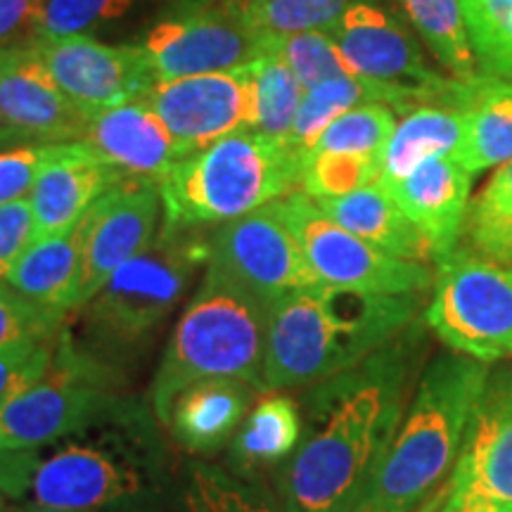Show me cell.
<instances>
[{"label":"cell","instance_id":"35","mask_svg":"<svg viewBox=\"0 0 512 512\" xmlns=\"http://www.w3.org/2000/svg\"><path fill=\"white\" fill-rule=\"evenodd\" d=\"M136 3L138 0H46L38 12L34 41L91 36L105 24L124 19Z\"/></svg>","mask_w":512,"mask_h":512},{"label":"cell","instance_id":"38","mask_svg":"<svg viewBox=\"0 0 512 512\" xmlns=\"http://www.w3.org/2000/svg\"><path fill=\"white\" fill-rule=\"evenodd\" d=\"M64 313L31 302L10 285H0V349L24 339H55L62 328Z\"/></svg>","mask_w":512,"mask_h":512},{"label":"cell","instance_id":"24","mask_svg":"<svg viewBox=\"0 0 512 512\" xmlns=\"http://www.w3.org/2000/svg\"><path fill=\"white\" fill-rule=\"evenodd\" d=\"M254 392L247 382L230 377L200 380L178 394L166 425L188 451L214 453L226 446L245 422Z\"/></svg>","mask_w":512,"mask_h":512},{"label":"cell","instance_id":"29","mask_svg":"<svg viewBox=\"0 0 512 512\" xmlns=\"http://www.w3.org/2000/svg\"><path fill=\"white\" fill-rule=\"evenodd\" d=\"M467 238L477 254L512 264V162L498 166L467 207Z\"/></svg>","mask_w":512,"mask_h":512},{"label":"cell","instance_id":"7","mask_svg":"<svg viewBox=\"0 0 512 512\" xmlns=\"http://www.w3.org/2000/svg\"><path fill=\"white\" fill-rule=\"evenodd\" d=\"M112 366L60 332L48 373L0 408V444L29 451L83 432L112 408Z\"/></svg>","mask_w":512,"mask_h":512},{"label":"cell","instance_id":"27","mask_svg":"<svg viewBox=\"0 0 512 512\" xmlns=\"http://www.w3.org/2000/svg\"><path fill=\"white\" fill-rule=\"evenodd\" d=\"M302 441V408L285 394H271L254 406L235 434L230 460L242 470L283 463Z\"/></svg>","mask_w":512,"mask_h":512},{"label":"cell","instance_id":"30","mask_svg":"<svg viewBox=\"0 0 512 512\" xmlns=\"http://www.w3.org/2000/svg\"><path fill=\"white\" fill-rule=\"evenodd\" d=\"M249 72L254 81V131L273 138H290L306 95L302 81L275 50H264L259 60L249 64Z\"/></svg>","mask_w":512,"mask_h":512},{"label":"cell","instance_id":"49","mask_svg":"<svg viewBox=\"0 0 512 512\" xmlns=\"http://www.w3.org/2000/svg\"><path fill=\"white\" fill-rule=\"evenodd\" d=\"M358 512H380V510H375V508H361Z\"/></svg>","mask_w":512,"mask_h":512},{"label":"cell","instance_id":"16","mask_svg":"<svg viewBox=\"0 0 512 512\" xmlns=\"http://www.w3.org/2000/svg\"><path fill=\"white\" fill-rule=\"evenodd\" d=\"M143 472L107 448L69 444L38 465L31 494L38 505L57 510L100 512L145 501Z\"/></svg>","mask_w":512,"mask_h":512},{"label":"cell","instance_id":"2","mask_svg":"<svg viewBox=\"0 0 512 512\" xmlns=\"http://www.w3.org/2000/svg\"><path fill=\"white\" fill-rule=\"evenodd\" d=\"M415 294L313 285L268 304L264 392L311 387L356 368L413 323Z\"/></svg>","mask_w":512,"mask_h":512},{"label":"cell","instance_id":"31","mask_svg":"<svg viewBox=\"0 0 512 512\" xmlns=\"http://www.w3.org/2000/svg\"><path fill=\"white\" fill-rule=\"evenodd\" d=\"M351 3L356 0H233L264 48L285 36L328 31Z\"/></svg>","mask_w":512,"mask_h":512},{"label":"cell","instance_id":"46","mask_svg":"<svg viewBox=\"0 0 512 512\" xmlns=\"http://www.w3.org/2000/svg\"><path fill=\"white\" fill-rule=\"evenodd\" d=\"M10 512H76V510H57V508H46V505H24V508H17V510H10Z\"/></svg>","mask_w":512,"mask_h":512},{"label":"cell","instance_id":"11","mask_svg":"<svg viewBox=\"0 0 512 512\" xmlns=\"http://www.w3.org/2000/svg\"><path fill=\"white\" fill-rule=\"evenodd\" d=\"M155 81L233 72L264 55V41L249 29L233 0L214 8L164 17L138 43Z\"/></svg>","mask_w":512,"mask_h":512},{"label":"cell","instance_id":"15","mask_svg":"<svg viewBox=\"0 0 512 512\" xmlns=\"http://www.w3.org/2000/svg\"><path fill=\"white\" fill-rule=\"evenodd\" d=\"M91 114L62 93L34 46L0 53V126L12 143L48 145L83 140Z\"/></svg>","mask_w":512,"mask_h":512},{"label":"cell","instance_id":"21","mask_svg":"<svg viewBox=\"0 0 512 512\" xmlns=\"http://www.w3.org/2000/svg\"><path fill=\"white\" fill-rule=\"evenodd\" d=\"M446 105L465 114V143L456 162L472 176L512 162V81L479 74L453 83Z\"/></svg>","mask_w":512,"mask_h":512},{"label":"cell","instance_id":"9","mask_svg":"<svg viewBox=\"0 0 512 512\" xmlns=\"http://www.w3.org/2000/svg\"><path fill=\"white\" fill-rule=\"evenodd\" d=\"M278 209L320 285L373 294H420L434 285L425 264L396 259L356 238L328 219L304 190L278 200Z\"/></svg>","mask_w":512,"mask_h":512},{"label":"cell","instance_id":"41","mask_svg":"<svg viewBox=\"0 0 512 512\" xmlns=\"http://www.w3.org/2000/svg\"><path fill=\"white\" fill-rule=\"evenodd\" d=\"M53 145L55 143L22 145L0 150V204L29 195L31 185H34Z\"/></svg>","mask_w":512,"mask_h":512},{"label":"cell","instance_id":"39","mask_svg":"<svg viewBox=\"0 0 512 512\" xmlns=\"http://www.w3.org/2000/svg\"><path fill=\"white\" fill-rule=\"evenodd\" d=\"M55 347L57 337L24 339L8 349H0V408L48 373Z\"/></svg>","mask_w":512,"mask_h":512},{"label":"cell","instance_id":"10","mask_svg":"<svg viewBox=\"0 0 512 512\" xmlns=\"http://www.w3.org/2000/svg\"><path fill=\"white\" fill-rule=\"evenodd\" d=\"M207 268L254 294L266 306L287 292L320 285L280 214L278 202L221 223L209 235Z\"/></svg>","mask_w":512,"mask_h":512},{"label":"cell","instance_id":"5","mask_svg":"<svg viewBox=\"0 0 512 512\" xmlns=\"http://www.w3.org/2000/svg\"><path fill=\"white\" fill-rule=\"evenodd\" d=\"M304 155L290 138L240 131L185 157L157 183L164 223H228L283 200L302 181Z\"/></svg>","mask_w":512,"mask_h":512},{"label":"cell","instance_id":"22","mask_svg":"<svg viewBox=\"0 0 512 512\" xmlns=\"http://www.w3.org/2000/svg\"><path fill=\"white\" fill-rule=\"evenodd\" d=\"M448 484L512 503V394L491 399L486 389Z\"/></svg>","mask_w":512,"mask_h":512},{"label":"cell","instance_id":"48","mask_svg":"<svg viewBox=\"0 0 512 512\" xmlns=\"http://www.w3.org/2000/svg\"><path fill=\"white\" fill-rule=\"evenodd\" d=\"M5 494H0V512H10L8 510V505H5V498H3Z\"/></svg>","mask_w":512,"mask_h":512},{"label":"cell","instance_id":"18","mask_svg":"<svg viewBox=\"0 0 512 512\" xmlns=\"http://www.w3.org/2000/svg\"><path fill=\"white\" fill-rule=\"evenodd\" d=\"M124 181L128 178L102 162L83 140L55 143L29 192L36 240L72 230L102 195Z\"/></svg>","mask_w":512,"mask_h":512},{"label":"cell","instance_id":"44","mask_svg":"<svg viewBox=\"0 0 512 512\" xmlns=\"http://www.w3.org/2000/svg\"><path fill=\"white\" fill-rule=\"evenodd\" d=\"M448 501L456 512H512V503L496 501L477 491H458L448 484Z\"/></svg>","mask_w":512,"mask_h":512},{"label":"cell","instance_id":"36","mask_svg":"<svg viewBox=\"0 0 512 512\" xmlns=\"http://www.w3.org/2000/svg\"><path fill=\"white\" fill-rule=\"evenodd\" d=\"M380 181V155L320 152L304 159L302 190L313 200L339 197Z\"/></svg>","mask_w":512,"mask_h":512},{"label":"cell","instance_id":"4","mask_svg":"<svg viewBox=\"0 0 512 512\" xmlns=\"http://www.w3.org/2000/svg\"><path fill=\"white\" fill-rule=\"evenodd\" d=\"M266 328L268 306L207 268L152 382V406L159 422H169L178 394L200 380L230 377L264 392Z\"/></svg>","mask_w":512,"mask_h":512},{"label":"cell","instance_id":"1","mask_svg":"<svg viewBox=\"0 0 512 512\" xmlns=\"http://www.w3.org/2000/svg\"><path fill=\"white\" fill-rule=\"evenodd\" d=\"M403 344L311 384L302 401V441L280 475L287 512H358L403 420L408 389Z\"/></svg>","mask_w":512,"mask_h":512},{"label":"cell","instance_id":"17","mask_svg":"<svg viewBox=\"0 0 512 512\" xmlns=\"http://www.w3.org/2000/svg\"><path fill=\"white\" fill-rule=\"evenodd\" d=\"M325 34L363 79L430 88L448 81L432 72L406 24L380 8L375 0L351 3Z\"/></svg>","mask_w":512,"mask_h":512},{"label":"cell","instance_id":"13","mask_svg":"<svg viewBox=\"0 0 512 512\" xmlns=\"http://www.w3.org/2000/svg\"><path fill=\"white\" fill-rule=\"evenodd\" d=\"M31 46L62 93L88 114L140 100L157 83L138 43L112 46L93 36H67Z\"/></svg>","mask_w":512,"mask_h":512},{"label":"cell","instance_id":"40","mask_svg":"<svg viewBox=\"0 0 512 512\" xmlns=\"http://www.w3.org/2000/svg\"><path fill=\"white\" fill-rule=\"evenodd\" d=\"M36 242V221L29 195L0 204V283H5L10 268Z\"/></svg>","mask_w":512,"mask_h":512},{"label":"cell","instance_id":"32","mask_svg":"<svg viewBox=\"0 0 512 512\" xmlns=\"http://www.w3.org/2000/svg\"><path fill=\"white\" fill-rule=\"evenodd\" d=\"M479 72L512 81V0H460Z\"/></svg>","mask_w":512,"mask_h":512},{"label":"cell","instance_id":"14","mask_svg":"<svg viewBox=\"0 0 512 512\" xmlns=\"http://www.w3.org/2000/svg\"><path fill=\"white\" fill-rule=\"evenodd\" d=\"M162 211L157 183L138 178L114 185L86 211L81 306L91 302L117 268L155 240Z\"/></svg>","mask_w":512,"mask_h":512},{"label":"cell","instance_id":"42","mask_svg":"<svg viewBox=\"0 0 512 512\" xmlns=\"http://www.w3.org/2000/svg\"><path fill=\"white\" fill-rule=\"evenodd\" d=\"M46 0H0V53L34 41L38 12Z\"/></svg>","mask_w":512,"mask_h":512},{"label":"cell","instance_id":"37","mask_svg":"<svg viewBox=\"0 0 512 512\" xmlns=\"http://www.w3.org/2000/svg\"><path fill=\"white\" fill-rule=\"evenodd\" d=\"M266 50H275L290 64L306 91L325 81L358 76L325 31H306V34L278 38V41L266 43Z\"/></svg>","mask_w":512,"mask_h":512},{"label":"cell","instance_id":"19","mask_svg":"<svg viewBox=\"0 0 512 512\" xmlns=\"http://www.w3.org/2000/svg\"><path fill=\"white\" fill-rule=\"evenodd\" d=\"M83 143L126 178L150 183L162 181L183 159L169 128L143 98L91 114Z\"/></svg>","mask_w":512,"mask_h":512},{"label":"cell","instance_id":"3","mask_svg":"<svg viewBox=\"0 0 512 512\" xmlns=\"http://www.w3.org/2000/svg\"><path fill=\"white\" fill-rule=\"evenodd\" d=\"M486 366L477 358L444 354L425 368L363 508L411 512L439 489L456 467L470 422L489 389Z\"/></svg>","mask_w":512,"mask_h":512},{"label":"cell","instance_id":"23","mask_svg":"<svg viewBox=\"0 0 512 512\" xmlns=\"http://www.w3.org/2000/svg\"><path fill=\"white\" fill-rule=\"evenodd\" d=\"M316 204L337 226L396 259L425 266L434 261L430 242L380 183L339 197H323V200H316Z\"/></svg>","mask_w":512,"mask_h":512},{"label":"cell","instance_id":"43","mask_svg":"<svg viewBox=\"0 0 512 512\" xmlns=\"http://www.w3.org/2000/svg\"><path fill=\"white\" fill-rule=\"evenodd\" d=\"M38 465H41V460L36 456V448L19 451V448L0 444V494L15 498L27 494Z\"/></svg>","mask_w":512,"mask_h":512},{"label":"cell","instance_id":"28","mask_svg":"<svg viewBox=\"0 0 512 512\" xmlns=\"http://www.w3.org/2000/svg\"><path fill=\"white\" fill-rule=\"evenodd\" d=\"M403 10L437 62L458 81L479 76L460 0H401Z\"/></svg>","mask_w":512,"mask_h":512},{"label":"cell","instance_id":"25","mask_svg":"<svg viewBox=\"0 0 512 512\" xmlns=\"http://www.w3.org/2000/svg\"><path fill=\"white\" fill-rule=\"evenodd\" d=\"M83 235L86 216L67 233L36 240L10 268L5 283L22 297L57 313L81 306Z\"/></svg>","mask_w":512,"mask_h":512},{"label":"cell","instance_id":"33","mask_svg":"<svg viewBox=\"0 0 512 512\" xmlns=\"http://www.w3.org/2000/svg\"><path fill=\"white\" fill-rule=\"evenodd\" d=\"M183 498L188 512H287L285 503L280 505L259 486L211 465L192 467Z\"/></svg>","mask_w":512,"mask_h":512},{"label":"cell","instance_id":"8","mask_svg":"<svg viewBox=\"0 0 512 512\" xmlns=\"http://www.w3.org/2000/svg\"><path fill=\"white\" fill-rule=\"evenodd\" d=\"M437 266L425 318L441 342L482 363L512 356V268L467 249Z\"/></svg>","mask_w":512,"mask_h":512},{"label":"cell","instance_id":"12","mask_svg":"<svg viewBox=\"0 0 512 512\" xmlns=\"http://www.w3.org/2000/svg\"><path fill=\"white\" fill-rule=\"evenodd\" d=\"M143 100L169 128L183 159L256 124L249 67L157 81Z\"/></svg>","mask_w":512,"mask_h":512},{"label":"cell","instance_id":"47","mask_svg":"<svg viewBox=\"0 0 512 512\" xmlns=\"http://www.w3.org/2000/svg\"><path fill=\"white\" fill-rule=\"evenodd\" d=\"M3 145H15V143H12L10 133H8V131H5V128H3V126H0V147H3Z\"/></svg>","mask_w":512,"mask_h":512},{"label":"cell","instance_id":"45","mask_svg":"<svg viewBox=\"0 0 512 512\" xmlns=\"http://www.w3.org/2000/svg\"><path fill=\"white\" fill-rule=\"evenodd\" d=\"M418 512H456L451 501H448V482L444 486H439V489L427 498L425 505H422Z\"/></svg>","mask_w":512,"mask_h":512},{"label":"cell","instance_id":"34","mask_svg":"<svg viewBox=\"0 0 512 512\" xmlns=\"http://www.w3.org/2000/svg\"><path fill=\"white\" fill-rule=\"evenodd\" d=\"M396 110L384 102H366L344 112L320 133L309 155L344 152V155H382L384 145L396 128ZM304 157V159H306Z\"/></svg>","mask_w":512,"mask_h":512},{"label":"cell","instance_id":"26","mask_svg":"<svg viewBox=\"0 0 512 512\" xmlns=\"http://www.w3.org/2000/svg\"><path fill=\"white\" fill-rule=\"evenodd\" d=\"M380 155L382 188L392 185L430 159H456L465 143V114L446 102H422L401 112Z\"/></svg>","mask_w":512,"mask_h":512},{"label":"cell","instance_id":"20","mask_svg":"<svg viewBox=\"0 0 512 512\" xmlns=\"http://www.w3.org/2000/svg\"><path fill=\"white\" fill-rule=\"evenodd\" d=\"M470 178L456 159L439 157L384 188L430 242L437 264L458 249L470 207Z\"/></svg>","mask_w":512,"mask_h":512},{"label":"cell","instance_id":"6","mask_svg":"<svg viewBox=\"0 0 512 512\" xmlns=\"http://www.w3.org/2000/svg\"><path fill=\"white\" fill-rule=\"evenodd\" d=\"M207 261L209 238L200 228L164 223L155 240L117 268L88 302V354L114 366L143 349Z\"/></svg>","mask_w":512,"mask_h":512}]
</instances>
